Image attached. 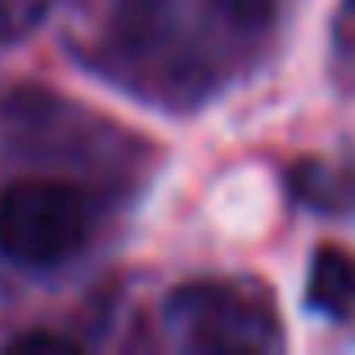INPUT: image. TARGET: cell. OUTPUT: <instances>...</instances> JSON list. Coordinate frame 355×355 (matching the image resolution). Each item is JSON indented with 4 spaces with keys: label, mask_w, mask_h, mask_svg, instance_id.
I'll use <instances>...</instances> for the list:
<instances>
[{
    "label": "cell",
    "mask_w": 355,
    "mask_h": 355,
    "mask_svg": "<svg viewBox=\"0 0 355 355\" xmlns=\"http://www.w3.org/2000/svg\"><path fill=\"white\" fill-rule=\"evenodd\" d=\"M248 41L225 0H117L90 59L148 104L193 108L239 72Z\"/></svg>",
    "instance_id": "6da1fadb"
},
{
    "label": "cell",
    "mask_w": 355,
    "mask_h": 355,
    "mask_svg": "<svg viewBox=\"0 0 355 355\" xmlns=\"http://www.w3.org/2000/svg\"><path fill=\"white\" fill-rule=\"evenodd\" d=\"M166 333L184 351H275L284 342L275 302L252 279H193L166 297Z\"/></svg>",
    "instance_id": "7a4b0ae2"
},
{
    "label": "cell",
    "mask_w": 355,
    "mask_h": 355,
    "mask_svg": "<svg viewBox=\"0 0 355 355\" xmlns=\"http://www.w3.org/2000/svg\"><path fill=\"white\" fill-rule=\"evenodd\" d=\"M90 202L63 180H14L0 193V252L14 266L54 270L81 252Z\"/></svg>",
    "instance_id": "3957f363"
},
{
    "label": "cell",
    "mask_w": 355,
    "mask_h": 355,
    "mask_svg": "<svg viewBox=\"0 0 355 355\" xmlns=\"http://www.w3.org/2000/svg\"><path fill=\"white\" fill-rule=\"evenodd\" d=\"M306 302L311 311L329 320H351L355 315V257L338 248H320L306 275Z\"/></svg>",
    "instance_id": "277c9868"
},
{
    "label": "cell",
    "mask_w": 355,
    "mask_h": 355,
    "mask_svg": "<svg viewBox=\"0 0 355 355\" xmlns=\"http://www.w3.org/2000/svg\"><path fill=\"white\" fill-rule=\"evenodd\" d=\"M293 189L302 193L315 211H329V216H333V211L351 207V198H355V175L342 171V166H329V162H302L293 171Z\"/></svg>",
    "instance_id": "5b68a950"
},
{
    "label": "cell",
    "mask_w": 355,
    "mask_h": 355,
    "mask_svg": "<svg viewBox=\"0 0 355 355\" xmlns=\"http://www.w3.org/2000/svg\"><path fill=\"white\" fill-rule=\"evenodd\" d=\"M329 68L342 95L355 90V0H342L333 14V36H329Z\"/></svg>",
    "instance_id": "8992f818"
},
{
    "label": "cell",
    "mask_w": 355,
    "mask_h": 355,
    "mask_svg": "<svg viewBox=\"0 0 355 355\" xmlns=\"http://www.w3.org/2000/svg\"><path fill=\"white\" fill-rule=\"evenodd\" d=\"M54 0H0V45H18L45 23Z\"/></svg>",
    "instance_id": "52a82bcc"
},
{
    "label": "cell",
    "mask_w": 355,
    "mask_h": 355,
    "mask_svg": "<svg viewBox=\"0 0 355 355\" xmlns=\"http://www.w3.org/2000/svg\"><path fill=\"white\" fill-rule=\"evenodd\" d=\"M225 9L239 18V27H248L261 41V36L270 32V23H275V14H279V0H225Z\"/></svg>",
    "instance_id": "ba28073f"
},
{
    "label": "cell",
    "mask_w": 355,
    "mask_h": 355,
    "mask_svg": "<svg viewBox=\"0 0 355 355\" xmlns=\"http://www.w3.org/2000/svg\"><path fill=\"white\" fill-rule=\"evenodd\" d=\"M14 351H72L68 338H54V333H27L14 342Z\"/></svg>",
    "instance_id": "9c48e42d"
}]
</instances>
